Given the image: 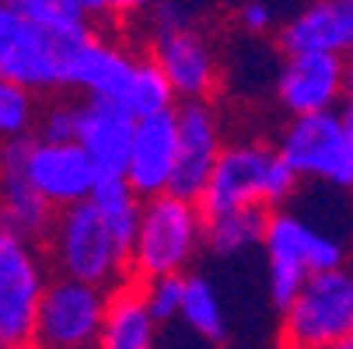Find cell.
Returning <instances> with one entry per match:
<instances>
[{"mask_svg": "<svg viewBox=\"0 0 353 349\" xmlns=\"http://www.w3.org/2000/svg\"><path fill=\"white\" fill-rule=\"evenodd\" d=\"M179 321L207 346H224L231 339L221 293L207 276H199V273H185V297H182Z\"/></svg>", "mask_w": 353, "mask_h": 349, "instance_id": "44dd1931", "label": "cell"}, {"mask_svg": "<svg viewBox=\"0 0 353 349\" xmlns=\"http://www.w3.org/2000/svg\"><path fill=\"white\" fill-rule=\"evenodd\" d=\"M280 53H353V0H308L276 28Z\"/></svg>", "mask_w": 353, "mask_h": 349, "instance_id": "5bb4252c", "label": "cell"}, {"mask_svg": "<svg viewBox=\"0 0 353 349\" xmlns=\"http://www.w3.org/2000/svg\"><path fill=\"white\" fill-rule=\"evenodd\" d=\"M77 129H81V102L57 98L46 109H39V119H35L39 140H77Z\"/></svg>", "mask_w": 353, "mask_h": 349, "instance_id": "484cf974", "label": "cell"}, {"mask_svg": "<svg viewBox=\"0 0 353 349\" xmlns=\"http://www.w3.org/2000/svg\"><path fill=\"white\" fill-rule=\"evenodd\" d=\"M77 4L84 8V14L91 18V21H98V18H116V21H123V18H140V14H150L161 0H77Z\"/></svg>", "mask_w": 353, "mask_h": 349, "instance_id": "f1b7e54d", "label": "cell"}, {"mask_svg": "<svg viewBox=\"0 0 353 349\" xmlns=\"http://www.w3.org/2000/svg\"><path fill=\"white\" fill-rule=\"evenodd\" d=\"M150 56L158 60V67L172 81L179 102L214 98L221 91V77H224L221 56H217L214 42L192 21L154 28V35H150Z\"/></svg>", "mask_w": 353, "mask_h": 349, "instance_id": "8fae6325", "label": "cell"}, {"mask_svg": "<svg viewBox=\"0 0 353 349\" xmlns=\"http://www.w3.org/2000/svg\"><path fill=\"white\" fill-rule=\"evenodd\" d=\"M46 255L53 262V273L98 283L109 290L133 279L130 252L105 224L94 199H81V203L57 210L53 231L46 237Z\"/></svg>", "mask_w": 353, "mask_h": 349, "instance_id": "5b68a950", "label": "cell"}, {"mask_svg": "<svg viewBox=\"0 0 353 349\" xmlns=\"http://www.w3.org/2000/svg\"><path fill=\"white\" fill-rule=\"evenodd\" d=\"M263 255H266V293L273 311L280 315L312 273L350 262V244L339 234L305 220L301 213L276 207L270 213V227L263 237Z\"/></svg>", "mask_w": 353, "mask_h": 349, "instance_id": "3957f363", "label": "cell"}, {"mask_svg": "<svg viewBox=\"0 0 353 349\" xmlns=\"http://www.w3.org/2000/svg\"><path fill=\"white\" fill-rule=\"evenodd\" d=\"M305 182L276 143L238 140L221 151V161L199 195L203 213H224L234 207H287Z\"/></svg>", "mask_w": 353, "mask_h": 349, "instance_id": "7a4b0ae2", "label": "cell"}, {"mask_svg": "<svg viewBox=\"0 0 353 349\" xmlns=\"http://www.w3.org/2000/svg\"><path fill=\"white\" fill-rule=\"evenodd\" d=\"M179 116V165H175V182L172 192L199 199L221 161L224 151V123L214 109L210 98H192V102L175 105Z\"/></svg>", "mask_w": 353, "mask_h": 349, "instance_id": "7c38bea8", "label": "cell"}, {"mask_svg": "<svg viewBox=\"0 0 353 349\" xmlns=\"http://www.w3.org/2000/svg\"><path fill=\"white\" fill-rule=\"evenodd\" d=\"M234 21L245 35H270V32L280 28L273 0H241L238 11H234Z\"/></svg>", "mask_w": 353, "mask_h": 349, "instance_id": "83f0119b", "label": "cell"}, {"mask_svg": "<svg viewBox=\"0 0 353 349\" xmlns=\"http://www.w3.org/2000/svg\"><path fill=\"white\" fill-rule=\"evenodd\" d=\"M339 116L346 119V126L353 129V84L346 87V94H343V102H339Z\"/></svg>", "mask_w": 353, "mask_h": 349, "instance_id": "f546056e", "label": "cell"}, {"mask_svg": "<svg viewBox=\"0 0 353 349\" xmlns=\"http://www.w3.org/2000/svg\"><path fill=\"white\" fill-rule=\"evenodd\" d=\"M14 4L21 14H28L32 21L49 25V28H74V25L91 21L77 0H14Z\"/></svg>", "mask_w": 353, "mask_h": 349, "instance_id": "4316f807", "label": "cell"}, {"mask_svg": "<svg viewBox=\"0 0 353 349\" xmlns=\"http://www.w3.org/2000/svg\"><path fill=\"white\" fill-rule=\"evenodd\" d=\"M161 321L150 311L143 283L126 279L109 290V304H105V325H102V349H150L158 342Z\"/></svg>", "mask_w": 353, "mask_h": 349, "instance_id": "ac0fdd59", "label": "cell"}, {"mask_svg": "<svg viewBox=\"0 0 353 349\" xmlns=\"http://www.w3.org/2000/svg\"><path fill=\"white\" fill-rule=\"evenodd\" d=\"M276 147L305 182L353 195V129L339 109L290 116Z\"/></svg>", "mask_w": 353, "mask_h": 349, "instance_id": "ba28073f", "label": "cell"}, {"mask_svg": "<svg viewBox=\"0 0 353 349\" xmlns=\"http://www.w3.org/2000/svg\"><path fill=\"white\" fill-rule=\"evenodd\" d=\"M25 175L57 210L91 199L94 185L102 182L91 154L77 140H39V136H32Z\"/></svg>", "mask_w": 353, "mask_h": 349, "instance_id": "4fadbf2b", "label": "cell"}, {"mask_svg": "<svg viewBox=\"0 0 353 349\" xmlns=\"http://www.w3.org/2000/svg\"><path fill=\"white\" fill-rule=\"evenodd\" d=\"M143 297L154 318L161 325L175 321L182 311V297H185V273H168V276H154V279H143Z\"/></svg>", "mask_w": 353, "mask_h": 349, "instance_id": "d4e9b609", "label": "cell"}, {"mask_svg": "<svg viewBox=\"0 0 353 349\" xmlns=\"http://www.w3.org/2000/svg\"><path fill=\"white\" fill-rule=\"evenodd\" d=\"M91 199H94V207L102 210L112 234L119 237V244L126 248V252H133L140 217H143V195L126 182V175H112V178H102L94 185Z\"/></svg>", "mask_w": 353, "mask_h": 349, "instance_id": "7402d4cb", "label": "cell"}, {"mask_svg": "<svg viewBox=\"0 0 353 349\" xmlns=\"http://www.w3.org/2000/svg\"><path fill=\"white\" fill-rule=\"evenodd\" d=\"M179 94L172 87V81L165 77V70L158 67L154 56H143L140 67H137V77H133V87L126 94V109L140 119V116H154V112H165V109H175Z\"/></svg>", "mask_w": 353, "mask_h": 349, "instance_id": "603a6c76", "label": "cell"}, {"mask_svg": "<svg viewBox=\"0 0 353 349\" xmlns=\"http://www.w3.org/2000/svg\"><path fill=\"white\" fill-rule=\"evenodd\" d=\"M91 35V21L74 28H49L21 14L14 0H0V77L18 81L35 94L67 91L70 63Z\"/></svg>", "mask_w": 353, "mask_h": 349, "instance_id": "6da1fadb", "label": "cell"}, {"mask_svg": "<svg viewBox=\"0 0 353 349\" xmlns=\"http://www.w3.org/2000/svg\"><path fill=\"white\" fill-rule=\"evenodd\" d=\"M207 248V213L199 199L179 192H158L143 199L140 231L130 252L133 279H154L168 273H189Z\"/></svg>", "mask_w": 353, "mask_h": 349, "instance_id": "277c9868", "label": "cell"}, {"mask_svg": "<svg viewBox=\"0 0 353 349\" xmlns=\"http://www.w3.org/2000/svg\"><path fill=\"white\" fill-rule=\"evenodd\" d=\"M133 133H137V116L123 102H105V98H84L81 102L77 143L91 154L102 178L126 175Z\"/></svg>", "mask_w": 353, "mask_h": 349, "instance_id": "2e32d148", "label": "cell"}, {"mask_svg": "<svg viewBox=\"0 0 353 349\" xmlns=\"http://www.w3.org/2000/svg\"><path fill=\"white\" fill-rule=\"evenodd\" d=\"M276 339L294 349H353V266L312 273L280 311Z\"/></svg>", "mask_w": 353, "mask_h": 349, "instance_id": "8992f818", "label": "cell"}, {"mask_svg": "<svg viewBox=\"0 0 353 349\" xmlns=\"http://www.w3.org/2000/svg\"><path fill=\"white\" fill-rule=\"evenodd\" d=\"M140 56H133L130 49L116 39L91 35L70 63V87L81 91L84 98H105V102H123L133 87Z\"/></svg>", "mask_w": 353, "mask_h": 349, "instance_id": "e0dca14e", "label": "cell"}, {"mask_svg": "<svg viewBox=\"0 0 353 349\" xmlns=\"http://www.w3.org/2000/svg\"><path fill=\"white\" fill-rule=\"evenodd\" d=\"M35 98L39 94L32 87L0 77V140L35 133V119H39Z\"/></svg>", "mask_w": 353, "mask_h": 349, "instance_id": "cb8c5ba5", "label": "cell"}, {"mask_svg": "<svg viewBox=\"0 0 353 349\" xmlns=\"http://www.w3.org/2000/svg\"><path fill=\"white\" fill-rule=\"evenodd\" d=\"M109 286L84 283L74 276H53L46 286L35 346L42 349H91L102 342Z\"/></svg>", "mask_w": 353, "mask_h": 349, "instance_id": "9c48e42d", "label": "cell"}, {"mask_svg": "<svg viewBox=\"0 0 353 349\" xmlns=\"http://www.w3.org/2000/svg\"><path fill=\"white\" fill-rule=\"evenodd\" d=\"M57 220V207L28 182L25 168L0 171V227H8L21 237L46 241Z\"/></svg>", "mask_w": 353, "mask_h": 349, "instance_id": "d6986e66", "label": "cell"}, {"mask_svg": "<svg viewBox=\"0 0 353 349\" xmlns=\"http://www.w3.org/2000/svg\"><path fill=\"white\" fill-rule=\"evenodd\" d=\"M346 87L350 63L332 53H287L273 77V98L287 119L339 109Z\"/></svg>", "mask_w": 353, "mask_h": 349, "instance_id": "30bf717a", "label": "cell"}, {"mask_svg": "<svg viewBox=\"0 0 353 349\" xmlns=\"http://www.w3.org/2000/svg\"><path fill=\"white\" fill-rule=\"evenodd\" d=\"M179 165V116L175 109L140 116L130 161H126V182L147 199L158 192H172Z\"/></svg>", "mask_w": 353, "mask_h": 349, "instance_id": "9a60e30c", "label": "cell"}, {"mask_svg": "<svg viewBox=\"0 0 353 349\" xmlns=\"http://www.w3.org/2000/svg\"><path fill=\"white\" fill-rule=\"evenodd\" d=\"M42 241L0 227V349L35 346L39 308L53 279Z\"/></svg>", "mask_w": 353, "mask_h": 349, "instance_id": "52a82bcc", "label": "cell"}, {"mask_svg": "<svg viewBox=\"0 0 353 349\" xmlns=\"http://www.w3.org/2000/svg\"><path fill=\"white\" fill-rule=\"evenodd\" d=\"M270 213V207H234L224 213H207V252L217 259H238L263 248Z\"/></svg>", "mask_w": 353, "mask_h": 349, "instance_id": "ffe728a7", "label": "cell"}]
</instances>
